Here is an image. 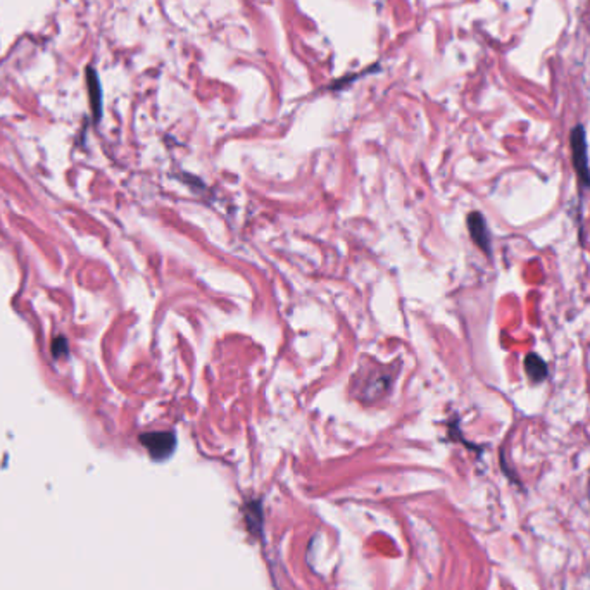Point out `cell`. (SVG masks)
<instances>
[{"label": "cell", "mask_w": 590, "mask_h": 590, "mask_svg": "<svg viewBox=\"0 0 590 590\" xmlns=\"http://www.w3.org/2000/svg\"><path fill=\"white\" fill-rule=\"evenodd\" d=\"M468 230H469V235H472V240L477 243V245L480 247L487 255H490V253H492V247H490V232H489V226H487L485 218L482 216L480 213L474 211L469 214Z\"/></svg>", "instance_id": "obj_4"}, {"label": "cell", "mask_w": 590, "mask_h": 590, "mask_svg": "<svg viewBox=\"0 0 590 590\" xmlns=\"http://www.w3.org/2000/svg\"><path fill=\"white\" fill-rule=\"evenodd\" d=\"M140 442L151 454L152 459L163 461L171 456L176 447V437L173 432H147L140 435Z\"/></svg>", "instance_id": "obj_2"}, {"label": "cell", "mask_w": 590, "mask_h": 590, "mask_svg": "<svg viewBox=\"0 0 590 590\" xmlns=\"http://www.w3.org/2000/svg\"><path fill=\"white\" fill-rule=\"evenodd\" d=\"M86 85H88L90 106H92L93 118L98 121L102 114V88H101V81H98V76L93 68L86 69Z\"/></svg>", "instance_id": "obj_5"}, {"label": "cell", "mask_w": 590, "mask_h": 590, "mask_svg": "<svg viewBox=\"0 0 590 590\" xmlns=\"http://www.w3.org/2000/svg\"><path fill=\"white\" fill-rule=\"evenodd\" d=\"M525 371L531 382H544L549 375L546 361L539 354H528L525 357Z\"/></svg>", "instance_id": "obj_6"}, {"label": "cell", "mask_w": 590, "mask_h": 590, "mask_svg": "<svg viewBox=\"0 0 590 590\" xmlns=\"http://www.w3.org/2000/svg\"><path fill=\"white\" fill-rule=\"evenodd\" d=\"M392 378H394L392 368H387V366H380L366 375V380H362L361 385V401L373 402L382 397L383 392L389 390Z\"/></svg>", "instance_id": "obj_3"}, {"label": "cell", "mask_w": 590, "mask_h": 590, "mask_svg": "<svg viewBox=\"0 0 590 590\" xmlns=\"http://www.w3.org/2000/svg\"><path fill=\"white\" fill-rule=\"evenodd\" d=\"M69 352V345H68V340H66L64 337H56L52 340V356L56 359H63L68 356Z\"/></svg>", "instance_id": "obj_7"}, {"label": "cell", "mask_w": 590, "mask_h": 590, "mask_svg": "<svg viewBox=\"0 0 590 590\" xmlns=\"http://www.w3.org/2000/svg\"><path fill=\"white\" fill-rule=\"evenodd\" d=\"M571 156L573 166H575L576 175H579L581 187H590L587 140H585V131L581 126H575L571 131Z\"/></svg>", "instance_id": "obj_1"}]
</instances>
